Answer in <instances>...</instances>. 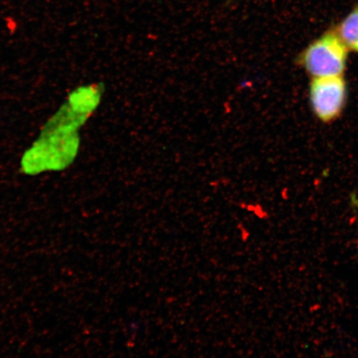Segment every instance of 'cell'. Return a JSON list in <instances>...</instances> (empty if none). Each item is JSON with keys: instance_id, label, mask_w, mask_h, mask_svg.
<instances>
[{"instance_id": "3957f363", "label": "cell", "mask_w": 358, "mask_h": 358, "mask_svg": "<svg viewBox=\"0 0 358 358\" xmlns=\"http://www.w3.org/2000/svg\"><path fill=\"white\" fill-rule=\"evenodd\" d=\"M337 34L348 48L358 52V6L341 22Z\"/></svg>"}, {"instance_id": "6da1fadb", "label": "cell", "mask_w": 358, "mask_h": 358, "mask_svg": "<svg viewBox=\"0 0 358 358\" xmlns=\"http://www.w3.org/2000/svg\"><path fill=\"white\" fill-rule=\"evenodd\" d=\"M348 47L336 33L326 34L308 46L301 64L313 78L342 75L345 69Z\"/></svg>"}, {"instance_id": "7a4b0ae2", "label": "cell", "mask_w": 358, "mask_h": 358, "mask_svg": "<svg viewBox=\"0 0 358 358\" xmlns=\"http://www.w3.org/2000/svg\"><path fill=\"white\" fill-rule=\"evenodd\" d=\"M346 95V83L341 75L315 78L310 85L313 110L324 122H331L341 113Z\"/></svg>"}]
</instances>
